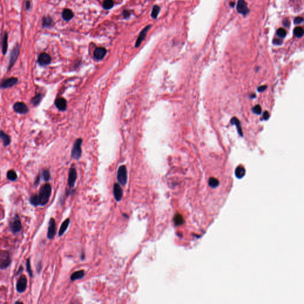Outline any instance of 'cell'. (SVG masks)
<instances>
[{
  "label": "cell",
  "instance_id": "cell-22",
  "mask_svg": "<svg viewBox=\"0 0 304 304\" xmlns=\"http://www.w3.org/2000/svg\"><path fill=\"white\" fill-rule=\"evenodd\" d=\"M7 48H8V34L7 32H5L2 40V51L4 55L6 54L7 51Z\"/></svg>",
  "mask_w": 304,
  "mask_h": 304
},
{
  "label": "cell",
  "instance_id": "cell-44",
  "mask_svg": "<svg viewBox=\"0 0 304 304\" xmlns=\"http://www.w3.org/2000/svg\"><path fill=\"white\" fill-rule=\"evenodd\" d=\"M123 15H124V17L127 18V17H128L130 15V13H129V12H128V11H126H126H124V13H123Z\"/></svg>",
  "mask_w": 304,
  "mask_h": 304
},
{
  "label": "cell",
  "instance_id": "cell-10",
  "mask_svg": "<svg viewBox=\"0 0 304 304\" xmlns=\"http://www.w3.org/2000/svg\"><path fill=\"white\" fill-rule=\"evenodd\" d=\"M19 54V46L18 44H16V45L14 47V48L11 52V54L10 63H9V69L13 67V66L15 63L16 59H17Z\"/></svg>",
  "mask_w": 304,
  "mask_h": 304
},
{
  "label": "cell",
  "instance_id": "cell-36",
  "mask_svg": "<svg viewBox=\"0 0 304 304\" xmlns=\"http://www.w3.org/2000/svg\"><path fill=\"white\" fill-rule=\"evenodd\" d=\"M26 267H27V270H28V272L29 273V274L30 275V277H32L33 276V274H32V269H31V266H30V258H28L27 260V261H26Z\"/></svg>",
  "mask_w": 304,
  "mask_h": 304
},
{
  "label": "cell",
  "instance_id": "cell-5",
  "mask_svg": "<svg viewBox=\"0 0 304 304\" xmlns=\"http://www.w3.org/2000/svg\"><path fill=\"white\" fill-rule=\"evenodd\" d=\"M21 228V223L20 221V217L17 215H16L10 222V229L13 233L16 234L20 231Z\"/></svg>",
  "mask_w": 304,
  "mask_h": 304
},
{
  "label": "cell",
  "instance_id": "cell-18",
  "mask_svg": "<svg viewBox=\"0 0 304 304\" xmlns=\"http://www.w3.org/2000/svg\"><path fill=\"white\" fill-rule=\"evenodd\" d=\"M55 24L54 20L49 16L43 17L42 19V26L45 28H51Z\"/></svg>",
  "mask_w": 304,
  "mask_h": 304
},
{
  "label": "cell",
  "instance_id": "cell-16",
  "mask_svg": "<svg viewBox=\"0 0 304 304\" xmlns=\"http://www.w3.org/2000/svg\"><path fill=\"white\" fill-rule=\"evenodd\" d=\"M107 49L102 47H99L96 48L94 51L93 55L94 57L97 59H102L107 54Z\"/></svg>",
  "mask_w": 304,
  "mask_h": 304
},
{
  "label": "cell",
  "instance_id": "cell-41",
  "mask_svg": "<svg viewBox=\"0 0 304 304\" xmlns=\"http://www.w3.org/2000/svg\"><path fill=\"white\" fill-rule=\"evenodd\" d=\"M269 117H270V114L268 112V111H265L263 114V118L265 119V120H267L268 119Z\"/></svg>",
  "mask_w": 304,
  "mask_h": 304
},
{
  "label": "cell",
  "instance_id": "cell-21",
  "mask_svg": "<svg viewBox=\"0 0 304 304\" xmlns=\"http://www.w3.org/2000/svg\"><path fill=\"white\" fill-rule=\"evenodd\" d=\"M69 222H70V219L69 218L67 219L64 222H63V223H62V225L60 227V229H59V236L62 235L65 233V232L66 231V230L67 229V228L69 227Z\"/></svg>",
  "mask_w": 304,
  "mask_h": 304
},
{
  "label": "cell",
  "instance_id": "cell-9",
  "mask_svg": "<svg viewBox=\"0 0 304 304\" xmlns=\"http://www.w3.org/2000/svg\"><path fill=\"white\" fill-rule=\"evenodd\" d=\"M56 223L55 220L53 218H51L49 220V226H48V231L47 236L49 239H52L54 236L56 234Z\"/></svg>",
  "mask_w": 304,
  "mask_h": 304
},
{
  "label": "cell",
  "instance_id": "cell-38",
  "mask_svg": "<svg viewBox=\"0 0 304 304\" xmlns=\"http://www.w3.org/2000/svg\"><path fill=\"white\" fill-rule=\"evenodd\" d=\"M304 21V19L302 17H297L294 20V23L296 24H301V23H302Z\"/></svg>",
  "mask_w": 304,
  "mask_h": 304
},
{
  "label": "cell",
  "instance_id": "cell-28",
  "mask_svg": "<svg viewBox=\"0 0 304 304\" xmlns=\"http://www.w3.org/2000/svg\"><path fill=\"white\" fill-rule=\"evenodd\" d=\"M294 33L296 37L301 38L304 35V30L302 27H296L294 30Z\"/></svg>",
  "mask_w": 304,
  "mask_h": 304
},
{
  "label": "cell",
  "instance_id": "cell-29",
  "mask_svg": "<svg viewBox=\"0 0 304 304\" xmlns=\"http://www.w3.org/2000/svg\"><path fill=\"white\" fill-rule=\"evenodd\" d=\"M30 202L33 206H37L40 205L39 200L38 198V195H33V196L30 197Z\"/></svg>",
  "mask_w": 304,
  "mask_h": 304
},
{
  "label": "cell",
  "instance_id": "cell-4",
  "mask_svg": "<svg viewBox=\"0 0 304 304\" xmlns=\"http://www.w3.org/2000/svg\"><path fill=\"white\" fill-rule=\"evenodd\" d=\"M81 143H82V140L80 138L77 139L75 142L72 150V152H71L72 157L76 160L79 159L81 155Z\"/></svg>",
  "mask_w": 304,
  "mask_h": 304
},
{
  "label": "cell",
  "instance_id": "cell-24",
  "mask_svg": "<svg viewBox=\"0 0 304 304\" xmlns=\"http://www.w3.org/2000/svg\"><path fill=\"white\" fill-rule=\"evenodd\" d=\"M114 2L113 0H104L103 2V7L105 10H109L114 7Z\"/></svg>",
  "mask_w": 304,
  "mask_h": 304
},
{
  "label": "cell",
  "instance_id": "cell-45",
  "mask_svg": "<svg viewBox=\"0 0 304 304\" xmlns=\"http://www.w3.org/2000/svg\"><path fill=\"white\" fill-rule=\"evenodd\" d=\"M39 180H40V177H38V178H37V179L36 180V181H35V185L36 186H37V185H38V184H39Z\"/></svg>",
  "mask_w": 304,
  "mask_h": 304
},
{
  "label": "cell",
  "instance_id": "cell-6",
  "mask_svg": "<svg viewBox=\"0 0 304 304\" xmlns=\"http://www.w3.org/2000/svg\"><path fill=\"white\" fill-rule=\"evenodd\" d=\"M26 287H27V278L24 275H23L20 277L17 282L16 289L19 292L22 293L24 291H25Z\"/></svg>",
  "mask_w": 304,
  "mask_h": 304
},
{
  "label": "cell",
  "instance_id": "cell-27",
  "mask_svg": "<svg viewBox=\"0 0 304 304\" xmlns=\"http://www.w3.org/2000/svg\"><path fill=\"white\" fill-rule=\"evenodd\" d=\"M7 177L9 180L13 181H15L17 178V175L14 171L10 170V171H8L7 174Z\"/></svg>",
  "mask_w": 304,
  "mask_h": 304
},
{
  "label": "cell",
  "instance_id": "cell-33",
  "mask_svg": "<svg viewBox=\"0 0 304 304\" xmlns=\"http://www.w3.org/2000/svg\"><path fill=\"white\" fill-rule=\"evenodd\" d=\"M174 222L177 225H179L183 222V219L182 217L179 215H177V216L175 217L174 219Z\"/></svg>",
  "mask_w": 304,
  "mask_h": 304
},
{
  "label": "cell",
  "instance_id": "cell-19",
  "mask_svg": "<svg viewBox=\"0 0 304 304\" xmlns=\"http://www.w3.org/2000/svg\"><path fill=\"white\" fill-rule=\"evenodd\" d=\"M62 17L64 20L69 21L74 17V13L70 9H66L62 13Z\"/></svg>",
  "mask_w": 304,
  "mask_h": 304
},
{
  "label": "cell",
  "instance_id": "cell-35",
  "mask_svg": "<svg viewBox=\"0 0 304 304\" xmlns=\"http://www.w3.org/2000/svg\"><path fill=\"white\" fill-rule=\"evenodd\" d=\"M42 175H43V178L45 181H47L49 180V178H50V173L48 170H44L43 171Z\"/></svg>",
  "mask_w": 304,
  "mask_h": 304
},
{
  "label": "cell",
  "instance_id": "cell-8",
  "mask_svg": "<svg viewBox=\"0 0 304 304\" xmlns=\"http://www.w3.org/2000/svg\"><path fill=\"white\" fill-rule=\"evenodd\" d=\"M51 62V57L49 54L43 52L40 54L38 57V62L41 66H48Z\"/></svg>",
  "mask_w": 304,
  "mask_h": 304
},
{
  "label": "cell",
  "instance_id": "cell-13",
  "mask_svg": "<svg viewBox=\"0 0 304 304\" xmlns=\"http://www.w3.org/2000/svg\"><path fill=\"white\" fill-rule=\"evenodd\" d=\"M18 82V79L16 77H11L2 81L0 87L1 88H9L13 86Z\"/></svg>",
  "mask_w": 304,
  "mask_h": 304
},
{
  "label": "cell",
  "instance_id": "cell-37",
  "mask_svg": "<svg viewBox=\"0 0 304 304\" xmlns=\"http://www.w3.org/2000/svg\"><path fill=\"white\" fill-rule=\"evenodd\" d=\"M209 183H210V185L211 186H216L218 184L219 182H218V181H217L216 179H215V178H211V179H210Z\"/></svg>",
  "mask_w": 304,
  "mask_h": 304
},
{
  "label": "cell",
  "instance_id": "cell-42",
  "mask_svg": "<svg viewBox=\"0 0 304 304\" xmlns=\"http://www.w3.org/2000/svg\"><path fill=\"white\" fill-rule=\"evenodd\" d=\"M283 23L285 27H289L290 25V21L287 19H284L283 21Z\"/></svg>",
  "mask_w": 304,
  "mask_h": 304
},
{
  "label": "cell",
  "instance_id": "cell-31",
  "mask_svg": "<svg viewBox=\"0 0 304 304\" xmlns=\"http://www.w3.org/2000/svg\"><path fill=\"white\" fill-rule=\"evenodd\" d=\"M159 11H160V7L158 6H155L152 11V17L155 19H156Z\"/></svg>",
  "mask_w": 304,
  "mask_h": 304
},
{
  "label": "cell",
  "instance_id": "cell-34",
  "mask_svg": "<svg viewBox=\"0 0 304 304\" xmlns=\"http://www.w3.org/2000/svg\"><path fill=\"white\" fill-rule=\"evenodd\" d=\"M261 111H262V109L259 105H255V107L253 108V111L255 114H258V115L260 114L261 113Z\"/></svg>",
  "mask_w": 304,
  "mask_h": 304
},
{
  "label": "cell",
  "instance_id": "cell-32",
  "mask_svg": "<svg viewBox=\"0 0 304 304\" xmlns=\"http://www.w3.org/2000/svg\"><path fill=\"white\" fill-rule=\"evenodd\" d=\"M277 35L280 38H283L286 35V30L283 28H279L277 30Z\"/></svg>",
  "mask_w": 304,
  "mask_h": 304
},
{
  "label": "cell",
  "instance_id": "cell-15",
  "mask_svg": "<svg viewBox=\"0 0 304 304\" xmlns=\"http://www.w3.org/2000/svg\"><path fill=\"white\" fill-rule=\"evenodd\" d=\"M114 196L115 197V199L117 201H119L123 196V191L121 187L118 184H115L114 186Z\"/></svg>",
  "mask_w": 304,
  "mask_h": 304
},
{
  "label": "cell",
  "instance_id": "cell-2",
  "mask_svg": "<svg viewBox=\"0 0 304 304\" xmlns=\"http://www.w3.org/2000/svg\"><path fill=\"white\" fill-rule=\"evenodd\" d=\"M117 179L120 184L125 186L127 182V171L124 165L119 167L117 173Z\"/></svg>",
  "mask_w": 304,
  "mask_h": 304
},
{
  "label": "cell",
  "instance_id": "cell-3",
  "mask_svg": "<svg viewBox=\"0 0 304 304\" xmlns=\"http://www.w3.org/2000/svg\"><path fill=\"white\" fill-rule=\"evenodd\" d=\"M11 258L10 254L7 251H3L0 254V268L5 269L10 265Z\"/></svg>",
  "mask_w": 304,
  "mask_h": 304
},
{
  "label": "cell",
  "instance_id": "cell-1",
  "mask_svg": "<svg viewBox=\"0 0 304 304\" xmlns=\"http://www.w3.org/2000/svg\"><path fill=\"white\" fill-rule=\"evenodd\" d=\"M51 191L52 188L49 184H46L41 187L38 195L40 205L45 206L48 203Z\"/></svg>",
  "mask_w": 304,
  "mask_h": 304
},
{
  "label": "cell",
  "instance_id": "cell-25",
  "mask_svg": "<svg viewBox=\"0 0 304 304\" xmlns=\"http://www.w3.org/2000/svg\"><path fill=\"white\" fill-rule=\"evenodd\" d=\"M231 122H232V124H234L235 125L237 129H238V131L239 134L241 136H243V133L242 132V129H241V124H240V122H239V120L237 118L234 117V118H233L231 119Z\"/></svg>",
  "mask_w": 304,
  "mask_h": 304
},
{
  "label": "cell",
  "instance_id": "cell-11",
  "mask_svg": "<svg viewBox=\"0 0 304 304\" xmlns=\"http://www.w3.org/2000/svg\"><path fill=\"white\" fill-rule=\"evenodd\" d=\"M76 179H77L76 169L74 167H72L70 168L69 171V180H68L69 186L70 188H72L74 186Z\"/></svg>",
  "mask_w": 304,
  "mask_h": 304
},
{
  "label": "cell",
  "instance_id": "cell-26",
  "mask_svg": "<svg viewBox=\"0 0 304 304\" xmlns=\"http://www.w3.org/2000/svg\"><path fill=\"white\" fill-rule=\"evenodd\" d=\"M245 170L244 167L239 166L236 169L235 174L236 177L241 178L245 175Z\"/></svg>",
  "mask_w": 304,
  "mask_h": 304
},
{
  "label": "cell",
  "instance_id": "cell-39",
  "mask_svg": "<svg viewBox=\"0 0 304 304\" xmlns=\"http://www.w3.org/2000/svg\"><path fill=\"white\" fill-rule=\"evenodd\" d=\"M32 5H31V2L29 0H27L26 2V10H30V7H31Z\"/></svg>",
  "mask_w": 304,
  "mask_h": 304
},
{
  "label": "cell",
  "instance_id": "cell-43",
  "mask_svg": "<svg viewBox=\"0 0 304 304\" xmlns=\"http://www.w3.org/2000/svg\"><path fill=\"white\" fill-rule=\"evenodd\" d=\"M266 88H267V86H261L258 88V90L259 92H263Z\"/></svg>",
  "mask_w": 304,
  "mask_h": 304
},
{
  "label": "cell",
  "instance_id": "cell-23",
  "mask_svg": "<svg viewBox=\"0 0 304 304\" xmlns=\"http://www.w3.org/2000/svg\"><path fill=\"white\" fill-rule=\"evenodd\" d=\"M0 138L2 140L3 144L5 146L9 145L10 143V138L4 131H0Z\"/></svg>",
  "mask_w": 304,
  "mask_h": 304
},
{
  "label": "cell",
  "instance_id": "cell-14",
  "mask_svg": "<svg viewBox=\"0 0 304 304\" xmlns=\"http://www.w3.org/2000/svg\"><path fill=\"white\" fill-rule=\"evenodd\" d=\"M150 28H151V26H146L144 29L143 30L140 32V35H139V36L138 37L137 41L136 42L135 47L136 48H138L140 46L141 42L145 39V38L146 36V35H147V32L148 31V30L150 29Z\"/></svg>",
  "mask_w": 304,
  "mask_h": 304
},
{
  "label": "cell",
  "instance_id": "cell-30",
  "mask_svg": "<svg viewBox=\"0 0 304 304\" xmlns=\"http://www.w3.org/2000/svg\"><path fill=\"white\" fill-rule=\"evenodd\" d=\"M42 98V96L41 94H38L35 96H34L33 98L32 99V103L35 105L36 106L39 104L40 102L41 101Z\"/></svg>",
  "mask_w": 304,
  "mask_h": 304
},
{
  "label": "cell",
  "instance_id": "cell-12",
  "mask_svg": "<svg viewBox=\"0 0 304 304\" xmlns=\"http://www.w3.org/2000/svg\"><path fill=\"white\" fill-rule=\"evenodd\" d=\"M13 108H14V110L16 112L19 113L21 114H26L28 112V107L26 106V105L24 103H23V102H16L14 105Z\"/></svg>",
  "mask_w": 304,
  "mask_h": 304
},
{
  "label": "cell",
  "instance_id": "cell-17",
  "mask_svg": "<svg viewBox=\"0 0 304 304\" xmlns=\"http://www.w3.org/2000/svg\"><path fill=\"white\" fill-rule=\"evenodd\" d=\"M56 107L61 111H65L67 108V102L65 99L59 98L57 99L55 102Z\"/></svg>",
  "mask_w": 304,
  "mask_h": 304
},
{
  "label": "cell",
  "instance_id": "cell-20",
  "mask_svg": "<svg viewBox=\"0 0 304 304\" xmlns=\"http://www.w3.org/2000/svg\"><path fill=\"white\" fill-rule=\"evenodd\" d=\"M84 270H79L74 272L71 275L70 279L71 281H75L77 279H80L84 276Z\"/></svg>",
  "mask_w": 304,
  "mask_h": 304
},
{
  "label": "cell",
  "instance_id": "cell-7",
  "mask_svg": "<svg viewBox=\"0 0 304 304\" xmlns=\"http://www.w3.org/2000/svg\"><path fill=\"white\" fill-rule=\"evenodd\" d=\"M236 9L238 13L243 15H246L249 13V9L245 0H238Z\"/></svg>",
  "mask_w": 304,
  "mask_h": 304
},
{
  "label": "cell",
  "instance_id": "cell-40",
  "mask_svg": "<svg viewBox=\"0 0 304 304\" xmlns=\"http://www.w3.org/2000/svg\"><path fill=\"white\" fill-rule=\"evenodd\" d=\"M282 43V40L280 39H276L273 40V43L276 45H280Z\"/></svg>",
  "mask_w": 304,
  "mask_h": 304
}]
</instances>
